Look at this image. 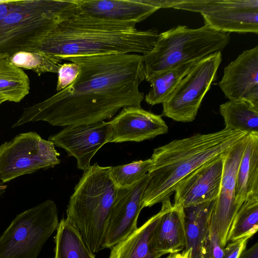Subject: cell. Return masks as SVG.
Masks as SVG:
<instances>
[{"mask_svg": "<svg viewBox=\"0 0 258 258\" xmlns=\"http://www.w3.org/2000/svg\"><path fill=\"white\" fill-rule=\"evenodd\" d=\"M79 73L69 86L47 99L24 108L14 128L44 121L67 126L103 121L122 109L141 106L139 90L146 79L142 55L116 54L73 57Z\"/></svg>", "mask_w": 258, "mask_h": 258, "instance_id": "1", "label": "cell"}, {"mask_svg": "<svg viewBox=\"0 0 258 258\" xmlns=\"http://www.w3.org/2000/svg\"><path fill=\"white\" fill-rule=\"evenodd\" d=\"M136 25L134 22L99 18L78 11L44 33L34 50L61 62L78 56L147 54L155 45L158 31L154 28L139 30Z\"/></svg>", "mask_w": 258, "mask_h": 258, "instance_id": "2", "label": "cell"}, {"mask_svg": "<svg viewBox=\"0 0 258 258\" xmlns=\"http://www.w3.org/2000/svg\"><path fill=\"white\" fill-rule=\"evenodd\" d=\"M248 134L223 130L174 140L154 150L144 191L143 209L170 198L178 183L204 163L227 152Z\"/></svg>", "mask_w": 258, "mask_h": 258, "instance_id": "3", "label": "cell"}, {"mask_svg": "<svg viewBox=\"0 0 258 258\" xmlns=\"http://www.w3.org/2000/svg\"><path fill=\"white\" fill-rule=\"evenodd\" d=\"M118 188L110 166L95 163L84 171L70 198L66 219L94 254L103 249L107 222Z\"/></svg>", "mask_w": 258, "mask_h": 258, "instance_id": "4", "label": "cell"}, {"mask_svg": "<svg viewBox=\"0 0 258 258\" xmlns=\"http://www.w3.org/2000/svg\"><path fill=\"white\" fill-rule=\"evenodd\" d=\"M78 0L12 1L0 20V55L34 51L42 35L78 12Z\"/></svg>", "mask_w": 258, "mask_h": 258, "instance_id": "5", "label": "cell"}, {"mask_svg": "<svg viewBox=\"0 0 258 258\" xmlns=\"http://www.w3.org/2000/svg\"><path fill=\"white\" fill-rule=\"evenodd\" d=\"M230 33L207 25L192 29L178 25L158 34L153 49L142 55L148 81L160 73L179 64L221 51L229 43Z\"/></svg>", "mask_w": 258, "mask_h": 258, "instance_id": "6", "label": "cell"}, {"mask_svg": "<svg viewBox=\"0 0 258 258\" xmlns=\"http://www.w3.org/2000/svg\"><path fill=\"white\" fill-rule=\"evenodd\" d=\"M58 223L51 200L18 214L0 235V258H37Z\"/></svg>", "mask_w": 258, "mask_h": 258, "instance_id": "7", "label": "cell"}, {"mask_svg": "<svg viewBox=\"0 0 258 258\" xmlns=\"http://www.w3.org/2000/svg\"><path fill=\"white\" fill-rule=\"evenodd\" d=\"M53 144L35 132L19 134L0 146V180L3 183L19 176L60 163Z\"/></svg>", "mask_w": 258, "mask_h": 258, "instance_id": "8", "label": "cell"}, {"mask_svg": "<svg viewBox=\"0 0 258 258\" xmlns=\"http://www.w3.org/2000/svg\"><path fill=\"white\" fill-rule=\"evenodd\" d=\"M221 51L199 60L162 103V115L176 121H193L222 62Z\"/></svg>", "mask_w": 258, "mask_h": 258, "instance_id": "9", "label": "cell"}, {"mask_svg": "<svg viewBox=\"0 0 258 258\" xmlns=\"http://www.w3.org/2000/svg\"><path fill=\"white\" fill-rule=\"evenodd\" d=\"M172 8L200 13L218 31L258 33V0H179Z\"/></svg>", "mask_w": 258, "mask_h": 258, "instance_id": "10", "label": "cell"}, {"mask_svg": "<svg viewBox=\"0 0 258 258\" xmlns=\"http://www.w3.org/2000/svg\"><path fill=\"white\" fill-rule=\"evenodd\" d=\"M147 180V174L133 185L118 188L107 222L103 249L111 248L137 229Z\"/></svg>", "mask_w": 258, "mask_h": 258, "instance_id": "11", "label": "cell"}, {"mask_svg": "<svg viewBox=\"0 0 258 258\" xmlns=\"http://www.w3.org/2000/svg\"><path fill=\"white\" fill-rule=\"evenodd\" d=\"M110 133L108 121L67 126L49 137L54 146L63 149L69 156L77 160V166L83 171L90 166L92 158L105 144Z\"/></svg>", "mask_w": 258, "mask_h": 258, "instance_id": "12", "label": "cell"}, {"mask_svg": "<svg viewBox=\"0 0 258 258\" xmlns=\"http://www.w3.org/2000/svg\"><path fill=\"white\" fill-rule=\"evenodd\" d=\"M246 138L247 136L226 153L220 190L215 200L212 219L216 225L223 247L229 242L232 223L237 211L235 203L236 176Z\"/></svg>", "mask_w": 258, "mask_h": 258, "instance_id": "13", "label": "cell"}, {"mask_svg": "<svg viewBox=\"0 0 258 258\" xmlns=\"http://www.w3.org/2000/svg\"><path fill=\"white\" fill-rule=\"evenodd\" d=\"M227 152L204 163L181 179L174 189V204L184 208L215 200Z\"/></svg>", "mask_w": 258, "mask_h": 258, "instance_id": "14", "label": "cell"}, {"mask_svg": "<svg viewBox=\"0 0 258 258\" xmlns=\"http://www.w3.org/2000/svg\"><path fill=\"white\" fill-rule=\"evenodd\" d=\"M218 85L229 100H243L258 107V46L243 51L225 67Z\"/></svg>", "mask_w": 258, "mask_h": 258, "instance_id": "15", "label": "cell"}, {"mask_svg": "<svg viewBox=\"0 0 258 258\" xmlns=\"http://www.w3.org/2000/svg\"><path fill=\"white\" fill-rule=\"evenodd\" d=\"M108 122V143L140 142L168 132V126L161 115L146 111L141 106L124 108Z\"/></svg>", "mask_w": 258, "mask_h": 258, "instance_id": "16", "label": "cell"}, {"mask_svg": "<svg viewBox=\"0 0 258 258\" xmlns=\"http://www.w3.org/2000/svg\"><path fill=\"white\" fill-rule=\"evenodd\" d=\"M78 7L93 17L136 24L160 9L156 0H78Z\"/></svg>", "mask_w": 258, "mask_h": 258, "instance_id": "17", "label": "cell"}, {"mask_svg": "<svg viewBox=\"0 0 258 258\" xmlns=\"http://www.w3.org/2000/svg\"><path fill=\"white\" fill-rule=\"evenodd\" d=\"M162 202L165 210L157 227L153 242L154 250L161 256L178 253L186 245L183 208L172 204L170 198Z\"/></svg>", "mask_w": 258, "mask_h": 258, "instance_id": "18", "label": "cell"}, {"mask_svg": "<svg viewBox=\"0 0 258 258\" xmlns=\"http://www.w3.org/2000/svg\"><path fill=\"white\" fill-rule=\"evenodd\" d=\"M160 211L151 217L141 227L111 248L108 258H159L161 255L154 248L155 233L165 210V205Z\"/></svg>", "mask_w": 258, "mask_h": 258, "instance_id": "19", "label": "cell"}, {"mask_svg": "<svg viewBox=\"0 0 258 258\" xmlns=\"http://www.w3.org/2000/svg\"><path fill=\"white\" fill-rule=\"evenodd\" d=\"M215 200L183 208L186 245L191 258H202L212 216Z\"/></svg>", "mask_w": 258, "mask_h": 258, "instance_id": "20", "label": "cell"}, {"mask_svg": "<svg viewBox=\"0 0 258 258\" xmlns=\"http://www.w3.org/2000/svg\"><path fill=\"white\" fill-rule=\"evenodd\" d=\"M258 195V134L247 135L236 176L235 203L237 210L249 197Z\"/></svg>", "mask_w": 258, "mask_h": 258, "instance_id": "21", "label": "cell"}, {"mask_svg": "<svg viewBox=\"0 0 258 258\" xmlns=\"http://www.w3.org/2000/svg\"><path fill=\"white\" fill-rule=\"evenodd\" d=\"M199 60H192L179 64L149 80L148 82L151 88L145 96V101L151 105L163 103Z\"/></svg>", "mask_w": 258, "mask_h": 258, "instance_id": "22", "label": "cell"}, {"mask_svg": "<svg viewBox=\"0 0 258 258\" xmlns=\"http://www.w3.org/2000/svg\"><path fill=\"white\" fill-rule=\"evenodd\" d=\"M225 128L258 134V107L243 100H229L220 105Z\"/></svg>", "mask_w": 258, "mask_h": 258, "instance_id": "23", "label": "cell"}, {"mask_svg": "<svg viewBox=\"0 0 258 258\" xmlns=\"http://www.w3.org/2000/svg\"><path fill=\"white\" fill-rule=\"evenodd\" d=\"M10 57L0 55V96L18 103L29 93L30 81L22 69L11 63Z\"/></svg>", "mask_w": 258, "mask_h": 258, "instance_id": "24", "label": "cell"}, {"mask_svg": "<svg viewBox=\"0 0 258 258\" xmlns=\"http://www.w3.org/2000/svg\"><path fill=\"white\" fill-rule=\"evenodd\" d=\"M54 258H95L78 230L66 219L59 222Z\"/></svg>", "mask_w": 258, "mask_h": 258, "instance_id": "25", "label": "cell"}, {"mask_svg": "<svg viewBox=\"0 0 258 258\" xmlns=\"http://www.w3.org/2000/svg\"><path fill=\"white\" fill-rule=\"evenodd\" d=\"M258 195L249 197L236 211L230 230L229 241L248 239L258 230Z\"/></svg>", "mask_w": 258, "mask_h": 258, "instance_id": "26", "label": "cell"}, {"mask_svg": "<svg viewBox=\"0 0 258 258\" xmlns=\"http://www.w3.org/2000/svg\"><path fill=\"white\" fill-rule=\"evenodd\" d=\"M12 64L21 69L31 70L38 76L43 73H57L61 61L40 51H21L11 55Z\"/></svg>", "mask_w": 258, "mask_h": 258, "instance_id": "27", "label": "cell"}, {"mask_svg": "<svg viewBox=\"0 0 258 258\" xmlns=\"http://www.w3.org/2000/svg\"><path fill=\"white\" fill-rule=\"evenodd\" d=\"M151 158L135 161L131 163L110 166L112 177L118 188L130 187L146 175L151 169Z\"/></svg>", "mask_w": 258, "mask_h": 258, "instance_id": "28", "label": "cell"}, {"mask_svg": "<svg viewBox=\"0 0 258 258\" xmlns=\"http://www.w3.org/2000/svg\"><path fill=\"white\" fill-rule=\"evenodd\" d=\"M222 246L214 222L211 219L209 231L204 245L202 258H222Z\"/></svg>", "mask_w": 258, "mask_h": 258, "instance_id": "29", "label": "cell"}, {"mask_svg": "<svg viewBox=\"0 0 258 258\" xmlns=\"http://www.w3.org/2000/svg\"><path fill=\"white\" fill-rule=\"evenodd\" d=\"M79 67L75 62L60 64L57 74L56 91H60L72 84L77 78Z\"/></svg>", "mask_w": 258, "mask_h": 258, "instance_id": "30", "label": "cell"}, {"mask_svg": "<svg viewBox=\"0 0 258 258\" xmlns=\"http://www.w3.org/2000/svg\"><path fill=\"white\" fill-rule=\"evenodd\" d=\"M247 240L244 238L231 241L224 248L222 258H238L242 252L245 249Z\"/></svg>", "mask_w": 258, "mask_h": 258, "instance_id": "31", "label": "cell"}, {"mask_svg": "<svg viewBox=\"0 0 258 258\" xmlns=\"http://www.w3.org/2000/svg\"><path fill=\"white\" fill-rule=\"evenodd\" d=\"M238 258H258V243H255L250 248L243 251Z\"/></svg>", "mask_w": 258, "mask_h": 258, "instance_id": "32", "label": "cell"}, {"mask_svg": "<svg viewBox=\"0 0 258 258\" xmlns=\"http://www.w3.org/2000/svg\"><path fill=\"white\" fill-rule=\"evenodd\" d=\"M181 258H191V251L190 250H184L181 253Z\"/></svg>", "mask_w": 258, "mask_h": 258, "instance_id": "33", "label": "cell"}, {"mask_svg": "<svg viewBox=\"0 0 258 258\" xmlns=\"http://www.w3.org/2000/svg\"><path fill=\"white\" fill-rule=\"evenodd\" d=\"M181 253H170L167 258H181Z\"/></svg>", "mask_w": 258, "mask_h": 258, "instance_id": "34", "label": "cell"}, {"mask_svg": "<svg viewBox=\"0 0 258 258\" xmlns=\"http://www.w3.org/2000/svg\"><path fill=\"white\" fill-rule=\"evenodd\" d=\"M7 101L6 99L1 96H0V105H1L4 102Z\"/></svg>", "mask_w": 258, "mask_h": 258, "instance_id": "35", "label": "cell"}, {"mask_svg": "<svg viewBox=\"0 0 258 258\" xmlns=\"http://www.w3.org/2000/svg\"><path fill=\"white\" fill-rule=\"evenodd\" d=\"M4 184L3 182H1V181H0V187H1L2 186H3Z\"/></svg>", "mask_w": 258, "mask_h": 258, "instance_id": "36", "label": "cell"}]
</instances>
